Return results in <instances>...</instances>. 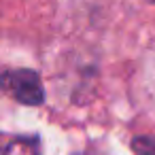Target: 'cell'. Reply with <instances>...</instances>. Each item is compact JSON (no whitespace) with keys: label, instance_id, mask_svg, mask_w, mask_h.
I'll return each mask as SVG.
<instances>
[{"label":"cell","instance_id":"6da1fadb","mask_svg":"<svg viewBox=\"0 0 155 155\" xmlns=\"http://www.w3.org/2000/svg\"><path fill=\"white\" fill-rule=\"evenodd\" d=\"M0 87L19 104L41 106L45 104V85L36 70L30 68H0Z\"/></svg>","mask_w":155,"mask_h":155},{"label":"cell","instance_id":"7a4b0ae2","mask_svg":"<svg viewBox=\"0 0 155 155\" xmlns=\"http://www.w3.org/2000/svg\"><path fill=\"white\" fill-rule=\"evenodd\" d=\"M0 155H43L41 153V140L36 136H19L13 138L0 149Z\"/></svg>","mask_w":155,"mask_h":155},{"label":"cell","instance_id":"277c9868","mask_svg":"<svg viewBox=\"0 0 155 155\" xmlns=\"http://www.w3.org/2000/svg\"><path fill=\"white\" fill-rule=\"evenodd\" d=\"M151 2H155V0H151Z\"/></svg>","mask_w":155,"mask_h":155},{"label":"cell","instance_id":"3957f363","mask_svg":"<svg viewBox=\"0 0 155 155\" xmlns=\"http://www.w3.org/2000/svg\"><path fill=\"white\" fill-rule=\"evenodd\" d=\"M134 155H155V134H142L132 140Z\"/></svg>","mask_w":155,"mask_h":155}]
</instances>
